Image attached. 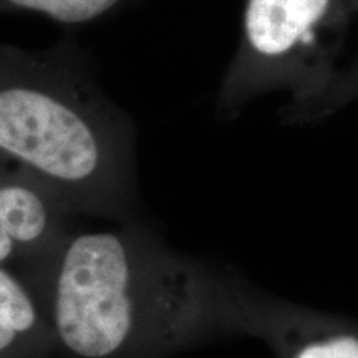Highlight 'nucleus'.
I'll return each instance as SVG.
<instances>
[{
  "label": "nucleus",
  "mask_w": 358,
  "mask_h": 358,
  "mask_svg": "<svg viewBox=\"0 0 358 358\" xmlns=\"http://www.w3.org/2000/svg\"><path fill=\"white\" fill-rule=\"evenodd\" d=\"M77 217L32 174L0 158V267L29 277Z\"/></svg>",
  "instance_id": "nucleus-3"
},
{
  "label": "nucleus",
  "mask_w": 358,
  "mask_h": 358,
  "mask_svg": "<svg viewBox=\"0 0 358 358\" xmlns=\"http://www.w3.org/2000/svg\"><path fill=\"white\" fill-rule=\"evenodd\" d=\"M327 6L329 0H248L245 53L262 64L290 55L322 19Z\"/></svg>",
  "instance_id": "nucleus-4"
},
{
  "label": "nucleus",
  "mask_w": 358,
  "mask_h": 358,
  "mask_svg": "<svg viewBox=\"0 0 358 358\" xmlns=\"http://www.w3.org/2000/svg\"><path fill=\"white\" fill-rule=\"evenodd\" d=\"M65 358H168L222 319L204 266L134 221L66 232L29 275Z\"/></svg>",
  "instance_id": "nucleus-1"
},
{
  "label": "nucleus",
  "mask_w": 358,
  "mask_h": 358,
  "mask_svg": "<svg viewBox=\"0 0 358 358\" xmlns=\"http://www.w3.org/2000/svg\"><path fill=\"white\" fill-rule=\"evenodd\" d=\"M0 158L78 216L133 221V120L103 92L87 50L71 37L45 50L0 43Z\"/></svg>",
  "instance_id": "nucleus-2"
},
{
  "label": "nucleus",
  "mask_w": 358,
  "mask_h": 358,
  "mask_svg": "<svg viewBox=\"0 0 358 358\" xmlns=\"http://www.w3.org/2000/svg\"><path fill=\"white\" fill-rule=\"evenodd\" d=\"M292 358H358V340L348 335L317 340L302 345Z\"/></svg>",
  "instance_id": "nucleus-7"
},
{
  "label": "nucleus",
  "mask_w": 358,
  "mask_h": 358,
  "mask_svg": "<svg viewBox=\"0 0 358 358\" xmlns=\"http://www.w3.org/2000/svg\"><path fill=\"white\" fill-rule=\"evenodd\" d=\"M55 340L29 277L0 267V358H50Z\"/></svg>",
  "instance_id": "nucleus-5"
},
{
  "label": "nucleus",
  "mask_w": 358,
  "mask_h": 358,
  "mask_svg": "<svg viewBox=\"0 0 358 358\" xmlns=\"http://www.w3.org/2000/svg\"><path fill=\"white\" fill-rule=\"evenodd\" d=\"M129 0H0V13H40L66 27L92 24L127 6Z\"/></svg>",
  "instance_id": "nucleus-6"
}]
</instances>
